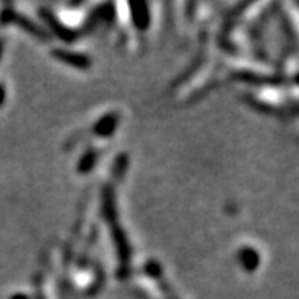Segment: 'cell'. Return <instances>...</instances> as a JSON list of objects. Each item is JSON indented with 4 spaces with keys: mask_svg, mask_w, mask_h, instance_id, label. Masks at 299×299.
Wrapping results in <instances>:
<instances>
[{
    "mask_svg": "<svg viewBox=\"0 0 299 299\" xmlns=\"http://www.w3.org/2000/svg\"><path fill=\"white\" fill-rule=\"evenodd\" d=\"M13 299H28V297H26L25 294H16V296H14Z\"/></svg>",
    "mask_w": 299,
    "mask_h": 299,
    "instance_id": "6",
    "label": "cell"
},
{
    "mask_svg": "<svg viewBox=\"0 0 299 299\" xmlns=\"http://www.w3.org/2000/svg\"><path fill=\"white\" fill-rule=\"evenodd\" d=\"M116 125H118V118H115V115H109L98 122L95 130L99 136H110L116 128Z\"/></svg>",
    "mask_w": 299,
    "mask_h": 299,
    "instance_id": "1",
    "label": "cell"
},
{
    "mask_svg": "<svg viewBox=\"0 0 299 299\" xmlns=\"http://www.w3.org/2000/svg\"><path fill=\"white\" fill-rule=\"evenodd\" d=\"M95 162H96V155L93 152H89L87 155H84V158L80 164V170L83 173H87V170H90L95 165Z\"/></svg>",
    "mask_w": 299,
    "mask_h": 299,
    "instance_id": "4",
    "label": "cell"
},
{
    "mask_svg": "<svg viewBox=\"0 0 299 299\" xmlns=\"http://www.w3.org/2000/svg\"><path fill=\"white\" fill-rule=\"evenodd\" d=\"M4 96H5V92H4L2 87H0V104H2V101H4Z\"/></svg>",
    "mask_w": 299,
    "mask_h": 299,
    "instance_id": "5",
    "label": "cell"
},
{
    "mask_svg": "<svg viewBox=\"0 0 299 299\" xmlns=\"http://www.w3.org/2000/svg\"><path fill=\"white\" fill-rule=\"evenodd\" d=\"M241 263L246 270H255L260 264V257L254 249H244L241 252Z\"/></svg>",
    "mask_w": 299,
    "mask_h": 299,
    "instance_id": "2",
    "label": "cell"
},
{
    "mask_svg": "<svg viewBox=\"0 0 299 299\" xmlns=\"http://www.w3.org/2000/svg\"><path fill=\"white\" fill-rule=\"evenodd\" d=\"M58 57H61L66 63L73 64L77 67H86V66H89V60L86 57H83V55H78V54L66 52V54H58Z\"/></svg>",
    "mask_w": 299,
    "mask_h": 299,
    "instance_id": "3",
    "label": "cell"
}]
</instances>
